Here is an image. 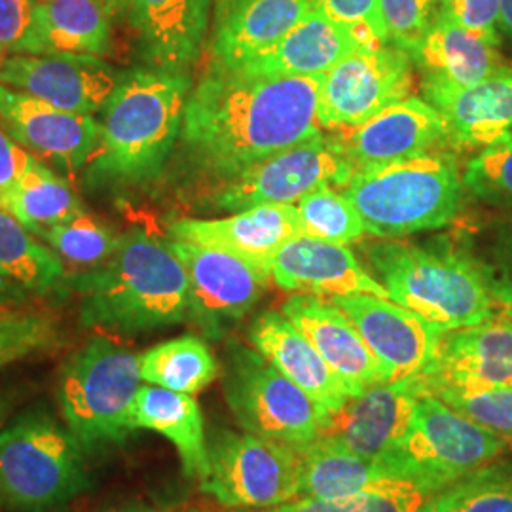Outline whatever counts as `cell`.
I'll return each instance as SVG.
<instances>
[{"label":"cell","mask_w":512,"mask_h":512,"mask_svg":"<svg viewBox=\"0 0 512 512\" xmlns=\"http://www.w3.org/2000/svg\"><path fill=\"white\" fill-rule=\"evenodd\" d=\"M323 76H266L213 61L190 90L183 137L194 164L232 179L260 160L321 133Z\"/></svg>","instance_id":"6da1fadb"},{"label":"cell","mask_w":512,"mask_h":512,"mask_svg":"<svg viewBox=\"0 0 512 512\" xmlns=\"http://www.w3.org/2000/svg\"><path fill=\"white\" fill-rule=\"evenodd\" d=\"M69 291L80 296V323L133 336L188 319V277L169 241L131 228L116 253L99 268L69 274Z\"/></svg>","instance_id":"7a4b0ae2"},{"label":"cell","mask_w":512,"mask_h":512,"mask_svg":"<svg viewBox=\"0 0 512 512\" xmlns=\"http://www.w3.org/2000/svg\"><path fill=\"white\" fill-rule=\"evenodd\" d=\"M190 76L165 69H133L103 107L101 145L86 169L93 190L137 186L164 167L183 129Z\"/></svg>","instance_id":"3957f363"},{"label":"cell","mask_w":512,"mask_h":512,"mask_svg":"<svg viewBox=\"0 0 512 512\" xmlns=\"http://www.w3.org/2000/svg\"><path fill=\"white\" fill-rule=\"evenodd\" d=\"M365 255L389 300L444 332L484 323L497 311L473 256L393 239L370 243Z\"/></svg>","instance_id":"277c9868"},{"label":"cell","mask_w":512,"mask_h":512,"mask_svg":"<svg viewBox=\"0 0 512 512\" xmlns=\"http://www.w3.org/2000/svg\"><path fill=\"white\" fill-rule=\"evenodd\" d=\"M461 188L456 160L435 150L355 167L344 194L361 213L368 234L399 238L450 224L458 215Z\"/></svg>","instance_id":"5b68a950"},{"label":"cell","mask_w":512,"mask_h":512,"mask_svg":"<svg viewBox=\"0 0 512 512\" xmlns=\"http://www.w3.org/2000/svg\"><path fill=\"white\" fill-rule=\"evenodd\" d=\"M139 355L97 334L63 363L57 401L84 454L118 446L135 433L131 414L141 389Z\"/></svg>","instance_id":"8992f818"},{"label":"cell","mask_w":512,"mask_h":512,"mask_svg":"<svg viewBox=\"0 0 512 512\" xmlns=\"http://www.w3.org/2000/svg\"><path fill=\"white\" fill-rule=\"evenodd\" d=\"M509 448L433 395H418L403 437L374 459L382 478L435 497L501 458Z\"/></svg>","instance_id":"52a82bcc"},{"label":"cell","mask_w":512,"mask_h":512,"mask_svg":"<svg viewBox=\"0 0 512 512\" xmlns=\"http://www.w3.org/2000/svg\"><path fill=\"white\" fill-rule=\"evenodd\" d=\"M84 450L46 412L0 431V503L23 512L59 509L88 486Z\"/></svg>","instance_id":"ba28073f"},{"label":"cell","mask_w":512,"mask_h":512,"mask_svg":"<svg viewBox=\"0 0 512 512\" xmlns=\"http://www.w3.org/2000/svg\"><path fill=\"white\" fill-rule=\"evenodd\" d=\"M222 391L239 427L262 439L306 448L319 439L327 412L255 348L232 344Z\"/></svg>","instance_id":"9c48e42d"},{"label":"cell","mask_w":512,"mask_h":512,"mask_svg":"<svg viewBox=\"0 0 512 512\" xmlns=\"http://www.w3.org/2000/svg\"><path fill=\"white\" fill-rule=\"evenodd\" d=\"M302 454L247 431L217 429L207 437L202 490L224 509L279 507L298 499Z\"/></svg>","instance_id":"30bf717a"},{"label":"cell","mask_w":512,"mask_h":512,"mask_svg":"<svg viewBox=\"0 0 512 512\" xmlns=\"http://www.w3.org/2000/svg\"><path fill=\"white\" fill-rule=\"evenodd\" d=\"M353 171L336 137L319 133L243 169L220 186L213 203L230 213L258 205H293L323 186L344 188Z\"/></svg>","instance_id":"8fae6325"},{"label":"cell","mask_w":512,"mask_h":512,"mask_svg":"<svg viewBox=\"0 0 512 512\" xmlns=\"http://www.w3.org/2000/svg\"><path fill=\"white\" fill-rule=\"evenodd\" d=\"M412 57L397 46L361 48L323 74L317 118L321 128H355L410 97Z\"/></svg>","instance_id":"7c38bea8"},{"label":"cell","mask_w":512,"mask_h":512,"mask_svg":"<svg viewBox=\"0 0 512 512\" xmlns=\"http://www.w3.org/2000/svg\"><path fill=\"white\" fill-rule=\"evenodd\" d=\"M169 247L188 277V319L209 338H220L241 321L270 285L272 274L241 256L179 239Z\"/></svg>","instance_id":"4fadbf2b"},{"label":"cell","mask_w":512,"mask_h":512,"mask_svg":"<svg viewBox=\"0 0 512 512\" xmlns=\"http://www.w3.org/2000/svg\"><path fill=\"white\" fill-rule=\"evenodd\" d=\"M120 74L97 55L16 54L0 63V84L84 116L103 110Z\"/></svg>","instance_id":"5bb4252c"},{"label":"cell","mask_w":512,"mask_h":512,"mask_svg":"<svg viewBox=\"0 0 512 512\" xmlns=\"http://www.w3.org/2000/svg\"><path fill=\"white\" fill-rule=\"evenodd\" d=\"M363 336L387 374V384L403 382L429 365L446 334L414 311L370 294L330 298Z\"/></svg>","instance_id":"9a60e30c"},{"label":"cell","mask_w":512,"mask_h":512,"mask_svg":"<svg viewBox=\"0 0 512 512\" xmlns=\"http://www.w3.org/2000/svg\"><path fill=\"white\" fill-rule=\"evenodd\" d=\"M0 126L33 156L65 173L90 164L101 145V124L93 116L55 109L4 84H0Z\"/></svg>","instance_id":"2e32d148"},{"label":"cell","mask_w":512,"mask_h":512,"mask_svg":"<svg viewBox=\"0 0 512 512\" xmlns=\"http://www.w3.org/2000/svg\"><path fill=\"white\" fill-rule=\"evenodd\" d=\"M406 382L416 395L442 385H512L511 313L499 311L484 323L446 332L433 361Z\"/></svg>","instance_id":"e0dca14e"},{"label":"cell","mask_w":512,"mask_h":512,"mask_svg":"<svg viewBox=\"0 0 512 512\" xmlns=\"http://www.w3.org/2000/svg\"><path fill=\"white\" fill-rule=\"evenodd\" d=\"M353 167L389 164L448 145L439 110L420 97H406L378 116L334 135Z\"/></svg>","instance_id":"ac0fdd59"},{"label":"cell","mask_w":512,"mask_h":512,"mask_svg":"<svg viewBox=\"0 0 512 512\" xmlns=\"http://www.w3.org/2000/svg\"><path fill=\"white\" fill-rule=\"evenodd\" d=\"M281 311L348 385L353 397L374 385L387 384V374L363 336L330 298L294 294L283 302Z\"/></svg>","instance_id":"d6986e66"},{"label":"cell","mask_w":512,"mask_h":512,"mask_svg":"<svg viewBox=\"0 0 512 512\" xmlns=\"http://www.w3.org/2000/svg\"><path fill=\"white\" fill-rule=\"evenodd\" d=\"M272 279L287 293L315 296L370 294L387 298L384 285L368 274L346 245L298 236L283 243L270 260Z\"/></svg>","instance_id":"ffe728a7"},{"label":"cell","mask_w":512,"mask_h":512,"mask_svg":"<svg viewBox=\"0 0 512 512\" xmlns=\"http://www.w3.org/2000/svg\"><path fill=\"white\" fill-rule=\"evenodd\" d=\"M423 93L446 124L448 147H488L512 129V69L471 86L423 80Z\"/></svg>","instance_id":"44dd1931"},{"label":"cell","mask_w":512,"mask_h":512,"mask_svg":"<svg viewBox=\"0 0 512 512\" xmlns=\"http://www.w3.org/2000/svg\"><path fill=\"white\" fill-rule=\"evenodd\" d=\"M169 234L179 241L241 256L270 272V260L277 249L304 236V230L294 205H258L226 219L177 220L169 226Z\"/></svg>","instance_id":"7402d4cb"},{"label":"cell","mask_w":512,"mask_h":512,"mask_svg":"<svg viewBox=\"0 0 512 512\" xmlns=\"http://www.w3.org/2000/svg\"><path fill=\"white\" fill-rule=\"evenodd\" d=\"M213 0H131L128 18L143 59L186 73L202 54Z\"/></svg>","instance_id":"603a6c76"},{"label":"cell","mask_w":512,"mask_h":512,"mask_svg":"<svg viewBox=\"0 0 512 512\" xmlns=\"http://www.w3.org/2000/svg\"><path fill=\"white\" fill-rule=\"evenodd\" d=\"M416 401L418 395L406 380L374 385L329 414L319 439L338 444L361 458H380L403 437Z\"/></svg>","instance_id":"cb8c5ba5"},{"label":"cell","mask_w":512,"mask_h":512,"mask_svg":"<svg viewBox=\"0 0 512 512\" xmlns=\"http://www.w3.org/2000/svg\"><path fill=\"white\" fill-rule=\"evenodd\" d=\"M374 46L382 42L368 27H349L311 8L270 52L239 65L266 76H323L353 52Z\"/></svg>","instance_id":"d4e9b609"},{"label":"cell","mask_w":512,"mask_h":512,"mask_svg":"<svg viewBox=\"0 0 512 512\" xmlns=\"http://www.w3.org/2000/svg\"><path fill=\"white\" fill-rule=\"evenodd\" d=\"M249 342L281 374L306 391L327 416L353 397L348 385L283 311L258 315L249 329Z\"/></svg>","instance_id":"484cf974"},{"label":"cell","mask_w":512,"mask_h":512,"mask_svg":"<svg viewBox=\"0 0 512 512\" xmlns=\"http://www.w3.org/2000/svg\"><path fill=\"white\" fill-rule=\"evenodd\" d=\"M114 14L107 0L38 2L16 54H109Z\"/></svg>","instance_id":"4316f807"},{"label":"cell","mask_w":512,"mask_h":512,"mask_svg":"<svg viewBox=\"0 0 512 512\" xmlns=\"http://www.w3.org/2000/svg\"><path fill=\"white\" fill-rule=\"evenodd\" d=\"M311 10L310 0H243L215 23L213 61L239 65L270 52Z\"/></svg>","instance_id":"83f0119b"},{"label":"cell","mask_w":512,"mask_h":512,"mask_svg":"<svg viewBox=\"0 0 512 512\" xmlns=\"http://www.w3.org/2000/svg\"><path fill=\"white\" fill-rule=\"evenodd\" d=\"M410 57L423 80L456 86H471L503 69L497 44L461 27L442 10Z\"/></svg>","instance_id":"f1b7e54d"},{"label":"cell","mask_w":512,"mask_h":512,"mask_svg":"<svg viewBox=\"0 0 512 512\" xmlns=\"http://www.w3.org/2000/svg\"><path fill=\"white\" fill-rule=\"evenodd\" d=\"M135 431H154L169 440L184 475L202 480L207 473V435L202 408L194 395L158 385H141L131 414Z\"/></svg>","instance_id":"f546056e"},{"label":"cell","mask_w":512,"mask_h":512,"mask_svg":"<svg viewBox=\"0 0 512 512\" xmlns=\"http://www.w3.org/2000/svg\"><path fill=\"white\" fill-rule=\"evenodd\" d=\"M8 211L0 209V275L37 296H65L69 274L52 247L38 241Z\"/></svg>","instance_id":"4dcf8cb0"},{"label":"cell","mask_w":512,"mask_h":512,"mask_svg":"<svg viewBox=\"0 0 512 512\" xmlns=\"http://www.w3.org/2000/svg\"><path fill=\"white\" fill-rule=\"evenodd\" d=\"M0 209L8 211L38 238L57 224L86 213L71 184L57 177L40 160L18 183L0 194Z\"/></svg>","instance_id":"1f68e13d"},{"label":"cell","mask_w":512,"mask_h":512,"mask_svg":"<svg viewBox=\"0 0 512 512\" xmlns=\"http://www.w3.org/2000/svg\"><path fill=\"white\" fill-rule=\"evenodd\" d=\"M298 497L334 499L374 488L384 478L374 459L361 458L329 440L317 439L300 450Z\"/></svg>","instance_id":"d6a6232c"},{"label":"cell","mask_w":512,"mask_h":512,"mask_svg":"<svg viewBox=\"0 0 512 512\" xmlns=\"http://www.w3.org/2000/svg\"><path fill=\"white\" fill-rule=\"evenodd\" d=\"M143 382L196 395L220 374L219 361L202 338L186 334L162 342L139 355Z\"/></svg>","instance_id":"836d02e7"},{"label":"cell","mask_w":512,"mask_h":512,"mask_svg":"<svg viewBox=\"0 0 512 512\" xmlns=\"http://www.w3.org/2000/svg\"><path fill=\"white\" fill-rule=\"evenodd\" d=\"M437 512H512V461L495 459L433 497Z\"/></svg>","instance_id":"e575fe53"},{"label":"cell","mask_w":512,"mask_h":512,"mask_svg":"<svg viewBox=\"0 0 512 512\" xmlns=\"http://www.w3.org/2000/svg\"><path fill=\"white\" fill-rule=\"evenodd\" d=\"M296 211L304 236L329 241L336 245H349L366 234L365 220L357 207L342 192L323 186L296 203Z\"/></svg>","instance_id":"d590c367"},{"label":"cell","mask_w":512,"mask_h":512,"mask_svg":"<svg viewBox=\"0 0 512 512\" xmlns=\"http://www.w3.org/2000/svg\"><path fill=\"white\" fill-rule=\"evenodd\" d=\"M40 239H44L65 264L74 266L76 272L99 268L116 253L120 243V236L88 213L57 224L46 230Z\"/></svg>","instance_id":"8d00e7d4"},{"label":"cell","mask_w":512,"mask_h":512,"mask_svg":"<svg viewBox=\"0 0 512 512\" xmlns=\"http://www.w3.org/2000/svg\"><path fill=\"white\" fill-rule=\"evenodd\" d=\"M423 395H433L467 420L492 433L512 450V385L456 387L442 385Z\"/></svg>","instance_id":"74e56055"},{"label":"cell","mask_w":512,"mask_h":512,"mask_svg":"<svg viewBox=\"0 0 512 512\" xmlns=\"http://www.w3.org/2000/svg\"><path fill=\"white\" fill-rule=\"evenodd\" d=\"M431 497L412 484L384 478L374 488L359 494L334 499L298 497L283 507V512H420Z\"/></svg>","instance_id":"f35d334b"},{"label":"cell","mask_w":512,"mask_h":512,"mask_svg":"<svg viewBox=\"0 0 512 512\" xmlns=\"http://www.w3.org/2000/svg\"><path fill=\"white\" fill-rule=\"evenodd\" d=\"M61 342V329L52 315L42 311H0V366L54 351Z\"/></svg>","instance_id":"ab89813d"},{"label":"cell","mask_w":512,"mask_h":512,"mask_svg":"<svg viewBox=\"0 0 512 512\" xmlns=\"http://www.w3.org/2000/svg\"><path fill=\"white\" fill-rule=\"evenodd\" d=\"M463 186L480 202L512 209V131L469 160Z\"/></svg>","instance_id":"60d3db41"},{"label":"cell","mask_w":512,"mask_h":512,"mask_svg":"<svg viewBox=\"0 0 512 512\" xmlns=\"http://www.w3.org/2000/svg\"><path fill=\"white\" fill-rule=\"evenodd\" d=\"M380 8L389 44L410 55L439 16L440 0H380Z\"/></svg>","instance_id":"b9f144b4"},{"label":"cell","mask_w":512,"mask_h":512,"mask_svg":"<svg viewBox=\"0 0 512 512\" xmlns=\"http://www.w3.org/2000/svg\"><path fill=\"white\" fill-rule=\"evenodd\" d=\"M473 260L488 283L497 310L512 315V228L497 234L486 256H473Z\"/></svg>","instance_id":"7bdbcfd3"},{"label":"cell","mask_w":512,"mask_h":512,"mask_svg":"<svg viewBox=\"0 0 512 512\" xmlns=\"http://www.w3.org/2000/svg\"><path fill=\"white\" fill-rule=\"evenodd\" d=\"M311 8L349 27H368L382 44H389L380 0H310Z\"/></svg>","instance_id":"ee69618b"},{"label":"cell","mask_w":512,"mask_h":512,"mask_svg":"<svg viewBox=\"0 0 512 512\" xmlns=\"http://www.w3.org/2000/svg\"><path fill=\"white\" fill-rule=\"evenodd\" d=\"M440 10L461 27L499 46V0H440Z\"/></svg>","instance_id":"f6af8a7d"},{"label":"cell","mask_w":512,"mask_h":512,"mask_svg":"<svg viewBox=\"0 0 512 512\" xmlns=\"http://www.w3.org/2000/svg\"><path fill=\"white\" fill-rule=\"evenodd\" d=\"M37 0H0V44L4 50L18 52L27 35Z\"/></svg>","instance_id":"bcb514c9"},{"label":"cell","mask_w":512,"mask_h":512,"mask_svg":"<svg viewBox=\"0 0 512 512\" xmlns=\"http://www.w3.org/2000/svg\"><path fill=\"white\" fill-rule=\"evenodd\" d=\"M37 160L0 128V194L18 183Z\"/></svg>","instance_id":"7dc6e473"},{"label":"cell","mask_w":512,"mask_h":512,"mask_svg":"<svg viewBox=\"0 0 512 512\" xmlns=\"http://www.w3.org/2000/svg\"><path fill=\"white\" fill-rule=\"evenodd\" d=\"M29 293L25 289H21L14 281H10L8 277L0 275V308L2 306H14L21 304L27 300Z\"/></svg>","instance_id":"c3c4849f"},{"label":"cell","mask_w":512,"mask_h":512,"mask_svg":"<svg viewBox=\"0 0 512 512\" xmlns=\"http://www.w3.org/2000/svg\"><path fill=\"white\" fill-rule=\"evenodd\" d=\"M499 25L512 42V0H499Z\"/></svg>","instance_id":"681fc988"},{"label":"cell","mask_w":512,"mask_h":512,"mask_svg":"<svg viewBox=\"0 0 512 512\" xmlns=\"http://www.w3.org/2000/svg\"><path fill=\"white\" fill-rule=\"evenodd\" d=\"M110 512H173L171 507H164V505H150V503H143V501H133V503H126L118 509Z\"/></svg>","instance_id":"f907efd6"},{"label":"cell","mask_w":512,"mask_h":512,"mask_svg":"<svg viewBox=\"0 0 512 512\" xmlns=\"http://www.w3.org/2000/svg\"><path fill=\"white\" fill-rule=\"evenodd\" d=\"M243 0H213V14H215V23H219L226 18L236 6H239Z\"/></svg>","instance_id":"816d5d0a"},{"label":"cell","mask_w":512,"mask_h":512,"mask_svg":"<svg viewBox=\"0 0 512 512\" xmlns=\"http://www.w3.org/2000/svg\"><path fill=\"white\" fill-rule=\"evenodd\" d=\"M114 18H126L131 6V0H107Z\"/></svg>","instance_id":"f5cc1de1"},{"label":"cell","mask_w":512,"mask_h":512,"mask_svg":"<svg viewBox=\"0 0 512 512\" xmlns=\"http://www.w3.org/2000/svg\"><path fill=\"white\" fill-rule=\"evenodd\" d=\"M226 512H283V507H247V509H226Z\"/></svg>","instance_id":"db71d44e"},{"label":"cell","mask_w":512,"mask_h":512,"mask_svg":"<svg viewBox=\"0 0 512 512\" xmlns=\"http://www.w3.org/2000/svg\"><path fill=\"white\" fill-rule=\"evenodd\" d=\"M420 512H437L435 511V505H433V499H431V501H429V503H427Z\"/></svg>","instance_id":"11a10c76"},{"label":"cell","mask_w":512,"mask_h":512,"mask_svg":"<svg viewBox=\"0 0 512 512\" xmlns=\"http://www.w3.org/2000/svg\"><path fill=\"white\" fill-rule=\"evenodd\" d=\"M2 55H4V46L0 44V63H2Z\"/></svg>","instance_id":"9f6ffc18"},{"label":"cell","mask_w":512,"mask_h":512,"mask_svg":"<svg viewBox=\"0 0 512 512\" xmlns=\"http://www.w3.org/2000/svg\"><path fill=\"white\" fill-rule=\"evenodd\" d=\"M184 512H205V511H202V509H188V511H184Z\"/></svg>","instance_id":"6f0895ef"},{"label":"cell","mask_w":512,"mask_h":512,"mask_svg":"<svg viewBox=\"0 0 512 512\" xmlns=\"http://www.w3.org/2000/svg\"><path fill=\"white\" fill-rule=\"evenodd\" d=\"M2 414H4V406L0 404V420H2Z\"/></svg>","instance_id":"680465c9"},{"label":"cell","mask_w":512,"mask_h":512,"mask_svg":"<svg viewBox=\"0 0 512 512\" xmlns=\"http://www.w3.org/2000/svg\"><path fill=\"white\" fill-rule=\"evenodd\" d=\"M38 2H44V0H37V4H38Z\"/></svg>","instance_id":"91938a15"}]
</instances>
